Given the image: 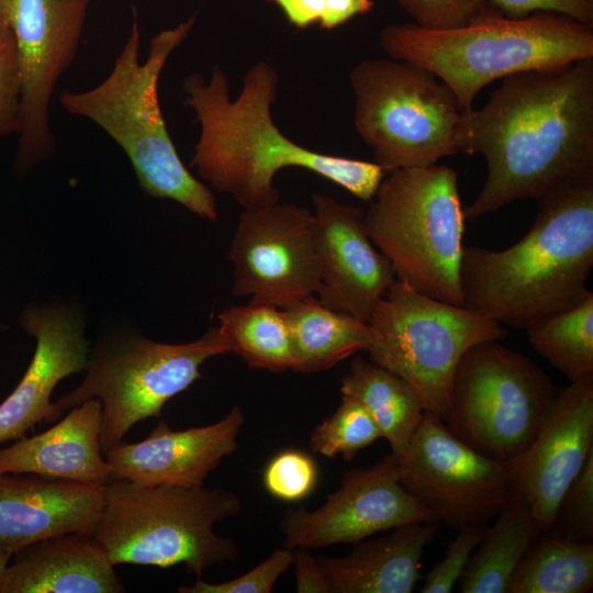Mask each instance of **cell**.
<instances>
[{
  "label": "cell",
  "mask_w": 593,
  "mask_h": 593,
  "mask_svg": "<svg viewBox=\"0 0 593 593\" xmlns=\"http://www.w3.org/2000/svg\"><path fill=\"white\" fill-rule=\"evenodd\" d=\"M528 232L503 250L465 246L463 306L526 329L579 302L593 268V168L550 188Z\"/></svg>",
  "instance_id": "cell-3"
},
{
  "label": "cell",
  "mask_w": 593,
  "mask_h": 593,
  "mask_svg": "<svg viewBox=\"0 0 593 593\" xmlns=\"http://www.w3.org/2000/svg\"><path fill=\"white\" fill-rule=\"evenodd\" d=\"M340 392L366 407L399 460L425 414L412 387L370 359L355 356L342 378Z\"/></svg>",
  "instance_id": "cell-26"
},
{
  "label": "cell",
  "mask_w": 593,
  "mask_h": 593,
  "mask_svg": "<svg viewBox=\"0 0 593 593\" xmlns=\"http://www.w3.org/2000/svg\"><path fill=\"white\" fill-rule=\"evenodd\" d=\"M373 7L372 0H325V11L320 26L331 31L356 15L370 12Z\"/></svg>",
  "instance_id": "cell-40"
},
{
  "label": "cell",
  "mask_w": 593,
  "mask_h": 593,
  "mask_svg": "<svg viewBox=\"0 0 593 593\" xmlns=\"http://www.w3.org/2000/svg\"><path fill=\"white\" fill-rule=\"evenodd\" d=\"M462 153L481 154L486 179L465 209L474 221L593 168V57L502 79L466 113Z\"/></svg>",
  "instance_id": "cell-1"
},
{
  "label": "cell",
  "mask_w": 593,
  "mask_h": 593,
  "mask_svg": "<svg viewBox=\"0 0 593 593\" xmlns=\"http://www.w3.org/2000/svg\"><path fill=\"white\" fill-rule=\"evenodd\" d=\"M235 296L284 307L316 295L321 259L312 210L294 204L244 209L228 254Z\"/></svg>",
  "instance_id": "cell-14"
},
{
  "label": "cell",
  "mask_w": 593,
  "mask_h": 593,
  "mask_svg": "<svg viewBox=\"0 0 593 593\" xmlns=\"http://www.w3.org/2000/svg\"><path fill=\"white\" fill-rule=\"evenodd\" d=\"M439 522L412 523L387 536L361 540L344 557H318L331 593H410Z\"/></svg>",
  "instance_id": "cell-23"
},
{
  "label": "cell",
  "mask_w": 593,
  "mask_h": 593,
  "mask_svg": "<svg viewBox=\"0 0 593 593\" xmlns=\"http://www.w3.org/2000/svg\"><path fill=\"white\" fill-rule=\"evenodd\" d=\"M292 548L275 550L248 572L221 583H209L199 578L192 585L178 588L180 593H270L279 577L292 564Z\"/></svg>",
  "instance_id": "cell-34"
},
{
  "label": "cell",
  "mask_w": 593,
  "mask_h": 593,
  "mask_svg": "<svg viewBox=\"0 0 593 593\" xmlns=\"http://www.w3.org/2000/svg\"><path fill=\"white\" fill-rule=\"evenodd\" d=\"M369 359L405 380L425 412L448 416L457 366L471 347L499 342L507 329L466 306L427 296L395 279L368 322Z\"/></svg>",
  "instance_id": "cell-9"
},
{
  "label": "cell",
  "mask_w": 593,
  "mask_h": 593,
  "mask_svg": "<svg viewBox=\"0 0 593 593\" xmlns=\"http://www.w3.org/2000/svg\"><path fill=\"white\" fill-rule=\"evenodd\" d=\"M533 348L569 382L593 377V293L525 329Z\"/></svg>",
  "instance_id": "cell-29"
},
{
  "label": "cell",
  "mask_w": 593,
  "mask_h": 593,
  "mask_svg": "<svg viewBox=\"0 0 593 593\" xmlns=\"http://www.w3.org/2000/svg\"><path fill=\"white\" fill-rule=\"evenodd\" d=\"M321 259L317 299L325 306L368 323L378 301L396 279L390 261L369 238L365 211L312 194Z\"/></svg>",
  "instance_id": "cell-17"
},
{
  "label": "cell",
  "mask_w": 593,
  "mask_h": 593,
  "mask_svg": "<svg viewBox=\"0 0 593 593\" xmlns=\"http://www.w3.org/2000/svg\"><path fill=\"white\" fill-rule=\"evenodd\" d=\"M21 127V81L14 37L0 23V138Z\"/></svg>",
  "instance_id": "cell-36"
},
{
  "label": "cell",
  "mask_w": 593,
  "mask_h": 593,
  "mask_svg": "<svg viewBox=\"0 0 593 593\" xmlns=\"http://www.w3.org/2000/svg\"><path fill=\"white\" fill-rule=\"evenodd\" d=\"M262 481L272 496L296 502L313 491L317 481L316 465L310 456L299 450H284L267 463Z\"/></svg>",
  "instance_id": "cell-32"
},
{
  "label": "cell",
  "mask_w": 593,
  "mask_h": 593,
  "mask_svg": "<svg viewBox=\"0 0 593 593\" xmlns=\"http://www.w3.org/2000/svg\"><path fill=\"white\" fill-rule=\"evenodd\" d=\"M114 567L92 534H59L13 553L0 593L125 592Z\"/></svg>",
  "instance_id": "cell-22"
},
{
  "label": "cell",
  "mask_w": 593,
  "mask_h": 593,
  "mask_svg": "<svg viewBox=\"0 0 593 593\" xmlns=\"http://www.w3.org/2000/svg\"><path fill=\"white\" fill-rule=\"evenodd\" d=\"M182 87L184 104L193 109L201 126L191 166L243 209L278 203L273 179L286 167L307 169L365 202H370L388 174L376 163L315 152L282 134L271 116L279 75L266 61L248 69L235 100L217 65L209 82L201 74H191Z\"/></svg>",
  "instance_id": "cell-2"
},
{
  "label": "cell",
  "mask_w": 593,
  "mask_h": 593,
  "mask_svg": "<svg viewBox=\"0 0 593 593\" xmlns=\"http://www.w3.org/2000/svg\"><path fill=\"white\" fill-rule=\"evenodd\" d=\"M3 326L0 324V328H2Z\"/></svg>",
  "instance_id": "cell-42"
},
{
  "label": "cell",
  "mask_w": 593,
  "mask_h": 593,
  "mask_svg": "<svg viewBox=\"0 0 593 593\" xmlns=\"http://www.w3.org/2000/svg\"><path fill=\"white\" fill-rule=\"evenodd\" d=\"M416 25L429 30L466 26L499 11L486 0H398Z\"/></svg>",
  "instance_id": "cell-33"
},
{
  "label": "cell",
  "mask_w": 593,
  "mask_h": 593,
  "mask_svg": "<svg viewBox=\"0 0 593 593\" xmlns=\"http://www.w3.org/2000/svg\"><path fill=\"white\" fill-rule=\"evenodd\" d=\"M101 422L102 406L96 398L71 407L61 421L45 432L0 448V473H34L107 485L112 477L101 448Z\"/></svg>",
  "instance_id": "cell-21"
},
{
  "label": "cell",
  "mask_w": 593,
  "mask_h": 593,
  "mask_svg": "<svg viewBox=\"0 0 593 593\" xmlns=\"http://www.w3.org/2000/svg\"><path fill=\"white\" fill-rule=\"evenodd\" d=\"M194 16L150 40L147 60L139 63V29L131 33L109 76L94 88L64 90V109L89 119L128 157L143 191L169 199L209 221L217 220L212 191L184 166L168 133L158 100V79L169 55L184 41Z\"/></svg>",
  "instance_id": "cell-5"
},
{
  "label": "cell",
  "mask_w": 593,
  "mask_h": 593,
  "mask_svg": "<svg viewBox=\"0 0 593 593\" xmlns=\"http://www.w3.org/2000/svg\"><path fill=\"white\" fill-rule=\"evenodd\" d=\"M354 124L387 172L462 153L463 112L433 72L406 60L366 59L349 74Z\"/></svg>",
  "instance_id": "cell-8"
},
{
  "label": "cell",
  "mask_w": 593,
  "mask_h": 593,
  "mask_svg": "<svg viewBox=\"0 0 593 593\" xmlns=\"http://www.w3.org/2000/svg\"><path fill=\"white\" fill-rule=\"evenodd\" d=\"M282 311L290 333L291 370L295 372L328 370L370 346L368 323L325 306L315 295L293 301Z\"/></svg>",
  "instance_id": "cell-24"
},
{
  "label": "cell",
  "mask_w": 593,
  "mask_h": 593,
  "mask_svg": "<svg viewBox=\"0 0 593 593\" xmlns=\"http://www.w3.org/2000/svg\"><path fill=\"white\" fill-rule=\"evenodd\" d=\"M485 526L465 525L457 529V536L448 545L444 558L428 572L421 592L450 593L478 544Z\"/></svg>",
  "instance_id": "cell-35"
},
{
  "label": "cell",
  "mask_w": 593,
  "mask_h": 593,
  "mask_svg": "<svg viewBox=\"0 0 593 593\" xmlns=\"http://www.w3.org/2000/svg\"><path fill=\"white\" fill-rule=\"evenodd\" d=\"M465 222L458 172L437 163L388 172L363 215L369 238L396 279L458 306Z\"/></svg>",
  "instance_id": "cell-7"
},
{
  "label": "cell",
  "mask_w": 593,
  "mask_h": 593,
  "mask_svg": "<svg viewBox=\"0 0 593 593\" xmlns=\"http://www.w3.org/2000/svg\"><path fill=\"white\" fill-rule=\"evenodd\" d=\"M90 1L0 0V23L13 34L21 81V174L54 154L51 97L75 58Z\"/></svg>",
  "instance_id": "cell-13"
},
{
  "label": "cell",
  "mask_w": 593,
  "mask_h": 593,
  "mask_svg": "<svg viewBox=\"0 0 593 593\" xmlns=\"http://www.w3.org/2000/svg\"><path fill=\"white\" fill-rule=\"evenodd\" d=\"M379 438L380 429L366 407L358 400L342 395L337 410L312 430L310 447L327 458L340 455L350 461Z\"/></svg>",
  "instance_id": "cell-30"
},
{
  "label": "cell",
  "mask_w": 593,
  "mask_h": 593,
  "mask_svg": "<svg viewBox=\"0 0 593 593\" xmlns=\"http://www.w3.org/2000/svg\"><path fill=\"white\" fill-rule=\"evenodd\" d=\"M219 322L230 353L250 368L275 372L291 369L290 333L282 309L249 301L223 310Z\"/></svg>",
  "instance_id": "cell-28"
},
{
  "label": "cell",
  "mask_w": 593,
  "mask_h": 593,
  "mask_svg": "<svg viewBox=\"0 0 593 593\" xmlns=\"http://www.w3.org/2000/svg\"><path fill=\"white\" fill-rule=\"evenodd\" d=\"M11 559V555L0 549V586L4 577L5 569Z\"/></svg>",
  "instance_id": "cell-41"
},
{
  "label": "cell",
  "mask_w": 593,
  "mask_h": 593,
  "mask_svg": "<svg viewBox=\"0 0 593 593\" xmlns=\"http://www.w3.org/2000/svg\"><path fill=\"white\" fill-rule=\"evenodd\" d=\"M244 423L239 406L202 427L174 430L160 421L143 440L121 441L104 454L112 481L125 480L141 488L202 486L221 461L237 449Z\"/></svg>",
  "instance_id": "cell-19"
},
{
  "label": "cell",
  "mask_w": 593,
  "mask_h": 593,
  "mask_svg": "<svg viewBox=\"0 0 593 593\" xmlns=\"http://www.w3.org/2000/svg\"><path fill=\"white\" fill-rule=\"evenodd\" d=\"M559 537L592 542L593 540V454L568 489L551 529Z\"/></svg>",
  "instance_id": "cell-31"
},
{
  "label": "cell",
  "mask_w": 593,
  "mask_h": 593,
  "mask_svg": "<svg viewBox=\"0 0 593 593\" xmlns=\"http://www.w3.org/2000/svg\"><path fill=\"white\" fill-rule=\"evenodd\" d=\"M436 521L404 489L399 460L390 454L369 468L347 471L338 489L316 510L288 508L280 530L284 547L314 549L354 545L379 532Z\"/></svg>",
  "instance_id": "cell-15"
},
{
  "label": "cell",
  "mask_w": 593,
  "mask_h": 593,
  "mask_svg": "<svg viewBox=\"0 0 593 593\" xmlns=\"http://www.w3.org/2000/svg\"><path fill=\"white\" fill-rule=\"evenodd\" d=\"M295 590L298 593H331L325 572L309 548L296 547L292 551Z\"/></svg>",
  "instance_id": "cell-38"
},
{
  "label": "cell",
  "mask_w": 593,
  "mask_h": 593,
  "mask_svg": "<svg viewBox=\"0 0 593 593\" xmlns=\"http://www.w3.org/2000/svg\"><path fill=\"white\" fill-rule=\"evenodd\" d=\"M593 454V377L558 392L530 444L508 460L514 492L548 533L568 489Z\"/></svg>",
  "instance_id": "cell-16"
},
{
  "label": "cell",
  "mask_w": 593,
  "mask_h": 593,
  "mask_svg": "<svg viewBox=\"0 0 593 593\" xmlns=\"http://www.w3.org/2000/svg\"><path fill=\"white\" fill-rule=\"evenodd\" d=\"M239 511V497L220 488H141L113 480L105 485L92 536L113 566L183 563L200 578L205 570L237 558L234 540L217 535L214 526Z\"/></svg>",
  "instance_id": "cell-6"
},
{
  "label": "cell",
  "mask_w": 593,
  "mask_h": 593,
  "mask_svg": "<svg viewBox=\"0 0 593 593\" xmlns=\"http://www.w3.org/2000/svg\"><path fill=\"white\" fill-rule=\"evenodd\" d=\"M230 353L219 327L184 344L133 335L99 348L83 381L56 402L64 411L96 398L102 406V452L120 444L137 423L160 416L165 404L200 379L212 357Z\"/></svg>",
  "instance_id": "cell-10"
},
{
  "label": "cell",
  "mask_w": 593,
  "mask_h": 593,
  "mask_svg": "<svg viewBox=\"0 0 593 593\" xmlns=\"http://www.w3.org/2000/svg\"><path fill=\"white\" fill-rule=\"evenodd\" d=\"M399 465L404 489L455 529L485 526L514 494L508 461L474 450L427 412Z\"/></svg>",
  "instance_id": "cell-12"
},
{
  "label": "cell",
  "mask_w": 593,
  "mask_h": 593,
  "mask_svg": "<svg viewBox=\"0 0 593 593\" xmlns=\"http://www.w3.org/2000/svg\"><path fill=\"white\" fill-rule=\"evenodd\" d=\"M105 485L0 473V549H20L66 533L92 534L101 516Z\"/></svg>",
  "instance_id": "cell-20"
},
{
  "label": "cell",
  "mask_w": 593,
  "mask_h": 593,
  "mask_svg": "<svg viewBox=\"0 0 593 593\" xmlns=\"http://www.w3.org/2000/svg\"><path fill=\"white\" fill-rule=\"evenodd\" d=\"M494 518L459 579L462 593H507L516 568L544 533L529 504L515 492Z\"/></svg>",
  "instance_id": "cell-25"
},
{
  "label": "cell",
  "mask_w": 593,
  "mask_h": 593,
  "mask_svg": "<svg viewBox=\"0 0 593 593\" xmlns=\"http://www.w3.org/2000/svg\"><path fill=\"white\" fill-rule=\"evenodd\" d=\"M593 589V542L541 533L516 568L507 593H588Z\"/></svg>",
  "instance_id": "cell-27"
},
{
  "label": "cell",
  "mask_w": 593,
  "mask_h": 593,
  "mask_svg": "<svg viewBox=\"0 0 593 593\" xmlns=\"http://www.w3.org/2000/svg\"><path fill=\"white\" fill-rule=\"evenodd\" d=\"M19 322L36 346L23 377L0 403V444L25 437L38 424L57 421L63 410L51 400L54 389L89 363L83 323L71 310L31 304Z\"/></svg>",
  "instance_id": "cell-18"
},
{
  "label": "cell",
  "mask_w": 593,
  "mask_h": 593,
  "mask_svg": "<svg viewBox=\"0 0 593 593\" xmlns=\"http://www.w3.org/2000/svg\"><path fill=\"white\" fill-rule=\"evenodd\" d=\"M504 16L522 19L534 12H553L593 27V0H486Z\"/></svg>",
  "instance_id": "cell-37"
},
{
  "label": "cell",
  "mask_w": 593,
  "mask_h": 593,
  "mask_svg": "<svg viewBox=\"0 0 593 593\" xmlns=\"http://www.w3.org/2000/svg\"><path fill=\"white\" fill-rule=\"evenodd\" d=\"M557 392L528 357L499 342L481 343L457 366L444 423L480 454L508 461L534 439Z\"/></svg>",
  "instance_id": "cell-11"
},
{
  "label": "cell",
  "mask_w": 593,
  "mask_h": 593,
  "mask_svg": "<svg viewBox=\"0 0 593 593\" xmlns=\"http://www.w3.org/2000/svg\"><path fill=\"white\" fill-rule=\"evenodd\" d=\"M276 3L289 23L298 29H306L320 23L325 11V0H268Z\"/></svg>",
  "instance_id": "cell-39"
},
{
  "label": "cell",
  "mask_w": 593,
  "mask_h": 593,
  "mask_svg": "<svg viewBox=\"0 0 593 593\" xmlns=\"http://www.w3.org/2000/svg\"><path fill=\"white\" fill-rule=\"evenodd\" d=\"M379 42L392 59L433 72L466 113L478 93L497 79L593 57L592 26L544 11L522 19L495 11L449 30L391 24L380 31Z\"/></svg>",
  "instance_id": "cell-4"
}]
</instances>
